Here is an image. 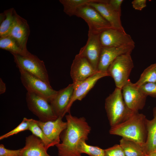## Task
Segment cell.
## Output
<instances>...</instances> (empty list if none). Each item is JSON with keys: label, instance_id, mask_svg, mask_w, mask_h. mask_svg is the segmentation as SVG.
Returning <instances> with one entry per match:
<instances>
[{"label": "cell", "instance_id": "obj_1", "mask_svg": "<svg viewBox=\"0 0 156 156\" xmlns=\"http://www.w3.org/2000/svg\"><path fill=\"white\" fill-rule=\"evenodd\" d=\"M67 127L62 142L55 146L59 156H81L78 146L82 140L86 141L91 128L83 117H77L70 113L66 116Z\"/></svg>", "mask_w": 156, "mask_h": 156}, {"label": "cell", "instance_id": "obj_2", "mask_svg": "<svg viewBox=\"0 0 156 156\" xmlns=\"http://www.w3.org/2000/svg\"><path fill=\"white\" fill-rule=\"evenodd\" d=\"M147 119L143 114L134 112L126 120L111 127L109 133L133 141L142 146L147 138Z\"/></svg>", "mask_w": 156, "mask_h": 156}, {"label": "cell", "instance_id": "obj_3", "mask_svg": "<svg viewBox=\"0 0 156 156\" xmlns=\"http://www.w3.org/2000/svg\"><path fill=\"white\" fill-rule=\"evenodd\" d=\"M105 108L111 127L126 120L134 112L125 102L122 89L116 87L105 99Z\"/></svg>", "mask_w": 156, "mask_h": 156}, {"label": "cell", "instance_id": "obj_4", "mask_svg": "<svg viewBox=\"0 0 156 156\" xmlns=\"http://www.w3.org/2000/svg\"><path fill=\"white\" fill-rule=\"evenodd\" d=\"M131 54L118 56L108 68L107 72L113 79L116 88L122 89L129 80L130 74L134 67Z\"/></svg>", "mask_w": 156, "mask_h": 156}, {"label": "cell", "instance_id": "obj_5", "mask_svg": "<svg viewBox=\"0 0 156 156\" xmlns=\"http://www.w3.org/2000/svg\"><path fill=\"white\" fill-rule=\"evenodd\" d=\"M11 54L18 69H22L50 84L48 72L43 61L31 53L27 55Z\"/></svg>", "mask_w": 156, "mask_h": 156}, {"label": "cell", "instance_id": "obj_6", "mask_svg": "<svg viewBox=\"0 0 156 156\" xmlns=\"http://www.w3.org/2000/svg\"><path fill=\"white\" fill-rule=\"evenodd\" d=\"M19 70L21 82L27 92L41 96L50 103L57 91L53 89L50 84L22 69Z\"/></svg>", "mask_w": 156, "mask_h": 156}, {"label": "cell", "instance_id": "obj_7", "mask_svg": "<svg viewBox=\"0 0 156 156\" xmlns=\"http://www.w3.org/2000/svg\"><path fill=\"white\" fill-rule=\"evenodd\" d=\"M26 99L28 109L38 118L39 120L43 122L54 121L58 118L50 103L44 98L27 92Z\"/></svg>", "mask_w": 156, "mask_h": 156}, {"label": "cell", "instance_id": "obj_8", "mask_svg": "<svg viewBox=\"0 0 156 156\" xmlns=\"http://www.w3.org/2000/svg\"><path fill=\"white\" fill-rule=\"evenodd\" d=\"M75 16L81 18L87 23L89 27L88 33L100 34L111 27L110 24L97 10L88 4L79 8Z\"/></svg>", "mask_w": 156, "mask_h": 156}, {"label": "cell", "instance_id": "obj_9", "mask_svg": "<svg viewBox=\"0 0 156 156\" xmlns=\"http://www.w3.org/2000/svg\"><path fill=\"white\" fill-rule=\"evenodd\" d=\"M124 100L128 108L134 112L142 109L147 96L129 80L122 89Z\"/></svg>", "mask_w": 156, "mask_h": 156}, {"label": "cell", "instance_id": "obj_10", "mask_svg": "<svg viewBox=\"0 0 156 156\" xmlns=\"http://www.w3.org/2000/svg\"><path fill=\"white\" fill-rule=\"evenodd\" d=\"M101 46L103 47H119L124 45L135 44V42L129 34L112 28L101 32L99 36Z\"/></svg>", "mask_w": 156, "mask_h": 156}, {"label": "cell", "instance_id": "obj_11", "mask_svg": "<svg viewBox=\"0 0 156 156\" xmlns=\"http://www.w3.org/2000/svg\"><path fill=\"white\" fill-rule=\"evenodd\" d=\"M107 76H109L107 72L98 71L83 81L73 82V94L67 109L66 113H70L71 107L74 101L77 100L81 101L99 79Z\"/></svg>", "mask_w": 156, "mask_h": 156}, {"label": "cell", "instance_id": "obj_12", "mask_svg": "<svg viewBox=\"0 0 156 156\" xmlns=\"http://www.w3.org/2000/svg\"><path fill=\"white\" fill-rule=\"evenodd\" d=\"M88 4L97 10L112 28L125 32L121 21V12L114 9L108 4V0H96Z\"/></svg>", "mask_w": 156, "mask_h": 156}, {"label": "cell", "instance_id": "obj_13", "mask_svg": "<svg viewBox=\"0 0 156 156\" xmlns=\"http://www.w3.org/2000/svg\"><path fill=\"white\" fill-rule=\"evenodd\" d=\"M135 47V44H133L116 47H102L97 71L107 72L109 66L116 58L123 54H131Z\"/></svg>", "mask_w": 156, "mask_h": 156}, {"label": "cell", "instance_id": "obj_14", "mask_svg": "<svg viewBox=\"0 0 156 156\" xmlns=\"http://www.w3.org/2000/svg\"><path fill=\"white\" fill-rule=\"evenodd\" d=\"M99 36V34L88 33L86 43L78 54L86 58L96 71L102 48Z\"/></svg>", "mask_w": 156, "mask_h": 156}, {"label": "cell", "instance_id": "obj_15", "mask_svg": "<svg viewBox=\"0 0 156 156\" xmlns=\"http://www.w3.org/2000/svg\"><path fill=\"white\" fill-rule=\"evenodd\" d=\"M61 117L56 120L43 122L36 120L37 123L50 142L52 146L60 143V135L67 127L66 122H64Z\"/></svg>", "mask_w": 156, "mask_h": 156}, {"label": "cell", "instance_id": "obj_16", "mask_svg": "<svg viewBox=\"0 0 156 156\" xmlns=\"http://www.w3.org/2000/svg\"><path fill=\"white\" fill-rule=\"evenodd\" d=\"M97 71L86 58L77 54L75 56L71 65L70 74L74 82L83 81Z\"/></svg>", "mask_w": 156, "mask_h": 156}, {"label": "cell", "instance_id": "obj_17", "mask_svg": "<svg viewBox=\"0 0 156 156\" xmlns=\"http://www.w3.org/2000/svg\"><path fill=\"white\" fill-rule=\"evenodd\" d=\"M73 90V83L57 91L56 94L50 102L58 117L63 118L66 114V110L72 97Z\"/></svg>", "mask_w": 156, "mask_h": 156}, {"label": "cell", "instance_id": "obj_18", "mask_svg": "<svg viewBox=\"0 0 156 156\" xmlns=\"http://www.w3.org/2000/svg\"><path fill=\"white\" fill-rule=\"evenodd\" d=\"M30 32L27 21L17 14L8 36L13 38L24 50L28 52L27 44Z\"/></svg>", "mask_w": 156, "mask_h": 156}, {"label": "cell", "instance_id": "obj_19", "mask_svg": "<svg viewBox=\"0 0 156 156\" xmlns=\"http://www.w3.org/2000/svg\"><path fill=\"white\" fill-rule=\"evenodd\" d=\"M42 141L32 134L26 138L25 146L21 149L20 156H51Z\"/></svg>", "mask_w": 156, "mask_h": 156}, {"label": "cell", "instance_id": "obj_20", "mask_svg": "<svg viewBox=\"0 0 156 156\" xmlns=\"http://www.w3.org/2000/svg\"><path fill=\"white\" fill-rule=\"evenodd\" d=\"M153 118L151 120L146 119L147 138L142 146L145 155L156 151V107L153 109Z\"/></svg>", "mask_w": 156, "mask_h": 156}, {"label": "cell", "instance_id": "obj_21", "mask_svg": "<svg viewBox=\"0 0 156 156\" xmlns=\"http://www.w3.org/2000/svg\"><path fill=\"white\" fill-rule=\"evenodd\" d=\"M17 14L13 8L5 10L0 14V37L8 35L15 23Z\"/></svg>", "mask_w": 156, "mask_h": 156}, {"label": "cell", "instance_id": "obj_22", "mask_svg": "<svg viewBox=\"0 0 156 156\" xmlns=\"http://www.w3.org/2000/svg\"><path fill=\"white\" fill-rule=\"evenodd\" d=\"M120 145L125 156H142L145 155L142 146L133 141L122 138L120 140Z\"/></svg>", "mask_w": 156, "mask_h": 156}, {"label": "cell", "instance_id": "obj_23", "mask_svg": "<svg viewBox=\"0 0 156 156\" xmlns=\"http://www.w3.org/2000/svg\"><path fill=\"white\" fill-rule=\"evenodd\" d=\"M0 48L8 51L11 53L21 55L31 53L24 50L13 38L9 36L0 37Z\"/></svg>", "mask_w": 156, "mask_h": 156}, {"label": "cell", "instance_id": "obj_24", "mask_svg": "<svg viewBox=\"0 0 156 156\" xmlns=\"http://www.w3.org/2000/svg\"><path fill=\"white\" fill-rule=\"evenodd\" d=\"M96 0H60L63 6L64 12L71 16L75 15L80 7Z\"/></svg>", "mask_w": 156, "mask_h": 156}, {"label": "cell", "instance_id": "obj_25", "mask_svg": "<svg viewBox=\"0 0 156 156\" xmlns=\"http://www.w3.org/2000/svg\"><path fill=\"white\" fill-rule=\"evenodd\" d=\"M155 82H156V71L154 64L144 70L139 80L134 84L139 87L146 83Z\"/></svg>", "mask_w": 156, "mask_h": 156}, {"label": "cell", "instance_id": "obj_26", "mask_svg": "<svg viewBox=\"0 0 156 156\" xmlns=\"http://www.w3.org/2000/svg\"><path fill=\"white\" fill-rule=\"evenodd\" d=\"M79 153H86L90 156H104V149L97 146L88 144L84 140H81L78 146Z\"/></svg>", "mask_w": 156, "mask_h": 156}, {"label": "cell", "instance_id": "obj_27", "mask_svg": "<svg viewBox=\"0 0 156 156\" xmlns=\"http://www.w3.org/2000/svg\"><path fill=\"white\" fill-rule=\"evenodd\" d=\"M28 130L30 131L32 133L40 138L44 143L46 149L52 146L51 144L45 136L41 128L38 125L36 120L33 119L31 122Z\"/></svg>", "mask_w": 156, "mask_h": 156}, {"label": "cell", "instance_id": "obj_28", "mask_svg": "<svg viewBox=\"0 0 156 156\" xmlns=\"http://www.w3.org/2000/svg\"><path fill=\"white\" fill-rule=\"evenodd\" d=\"M33 120L32 119H28L25 117L24 118L20 124L16 128L7 133L1 136L0 140H2L21 132L28 130L30 125Z\"/></svg>", "mask_w": 156, "mask_h": 156}, {"label": "cell", "instance_id": "obj_29", "mask_svg": "<svg viewBox=\"0 0 156 156\" xmlns=\"http://www.w3.org/2000/svg\"><path fill=\"white\" fill-rule=\"evenodd\" d=\"M139 88L143 93L147 96L156 97V82L146 83Z\"/></svg>", "mask_w": 156, "mask_h": 156}, {"label": "cell", "instance_id": "obj_30", "mask_svg": "<svg viewBox=\"0 0 156 156\" xmlns=\"http://www.w3.org/2000/svg\"><path fill=\"white\" fill-rule=\"evenodd\" d=\"M104 156H125L124 152L120 144L104 149Z\"/></svg>", "mask_w": 156, "mask_h": 156}, {"label": "cell", "instance_id": "obj_31", "mask_svg": "<svg viewBox=\"0 0 156 156\" xmlns=\"http://www.w3.org/2000/svg\"><path fill=\"white\" fill-rule=\"evenodd\" d=\"M21 149L11 150L5 148L3 144L0 145V156H20Z\"/></svg>", "mask_w": 156, "mask_h": 156}, {"label": "cell", "instance_id": "obj_32", "mask_svg": "<svg viewBox=\"0 0 156 156\" xmlns=\"http://www.w3.org/2000/svg\"><path fill=\"white\" fill-rule=\"evenodd\" d=\"M146 0H134L131 2L132 6L135 10H141L146 6Z\"/></svg>", "mask_w": 156, "mask_h": 156}, {"label": "cell", "instance_id": "obj_33", "mask_svg": "<svg viewBox=\"0 0 156 156\" xmlns=\"http://www.w3.org/2000/svg\"><path fill=\"white\" fill-rule=\"evenodd\" d=\"M123 1V0H109L108 3L114 9L121 12V7Z\"/></svg>", "mask_w": 156, "mask_h": 156}, {"label": "cell", "instance_id": "obj_34", "mask_svg": "<svg viewBox=\"0 0 156 156\" xmlns=\"http://www.w3.org/2000/svg\"><path fill=\"white\" fill-rule=\"evenodd\" d=\"M6 87L5 83L1 78H0V94L4 93L6 91Z\"/></svg>", "mask_w": 156, "mask_h": 156}, {"label": "cell", "instance_id": "obj_35", "mask_svg": "<svg viewBox=\"0 0 156 156\" xmlns=\"http://www.w3.org/2000/svg\"><path fill=\"white\" fill-rule=\"evenodd\" d=\"M146 156H156V151L152 152Z\"/></svg>", "mask_w": 156, "mask_h": 156}, {"label": "cell", "instance_id": "obj_36", "mask_svg": "<svg viewBox=\"0 0 156 156\" xmlns=\"http://www.w3.org/2000/svg\"><path fill=\"white\" fill-rule=\"evenodd\" d=\"M155 64V69L156 71V63Z\"/></svg>", "mask_w": 156, "mask_h": 156}, {"label": "cell", "instance_id": "obj_37", "mask_svg": "<svg viewBox=\"0 0 156 156\" xmlns=\"http://www.w3.org/2000/svg\"><path fill=\"white\" fill-rule=\"evenodd\" d=\"M146 156V155H143L142 156Z\"/></svg>", "mask_w": 156, "mask_h": 156}]
</instances>
